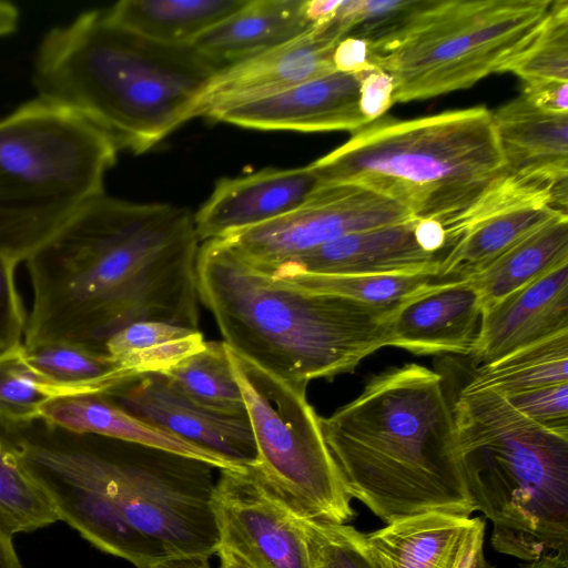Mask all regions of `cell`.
I'll use <instances>...</instances> for the list:
<instances>
[{
	"mask_svg": "<svg viewBox=\"0 0 568 568\" xmlns=\"http://www.w3.org/2000/svg\"><path fill=\"white\" fill-rule=\"evenodd\" d=\"M452 409L462 474L493 524V548L526 561L568 551V434L490 392H460Z\"/></svg>",
	"mask_w": 568,
	"mask_h": 568,
	"instance_id": "8992f818",
	"label": "cell"
},
{
	"mask_svg": "<svg viewBox=\"0 0 568 568\" xmlns=\"http://www.w3.org/2000/svg\"><path fill=\"white\" fill-rule=\"evenodd\" d=\"M141 568H212L210 557L179 556L163 559Z\"/></svg>",
	"mask_w": 568,
	"mask_h": 568,
	"instance_id": "7bdbcfd3",
	"label": "cell"
},
{
	"mask_svg": "<svg viewBox=\"0 0 568 568\" xmlns=\"http://www.w3.org/2000/svg\"><path fill=\"white\" fill-rule=\"evenodd\" d=\"M561 383H568V331L477 367L462 392H490L508 397L531 388Z\"/></svg>",
	"mask_w": 568,
	"mask_h": 568,
	"instance_id": "484cf974",
	"label": "cell"
},
{
	"mask_svg": "<svg viewBox=\"0 0 568 568\" xmlns=\"http://www.w3.org/2000/svg\"><path fill=\"white\" fill-rule=\"evenodd\" d=\"M221 69L193 45L152 41L94 9L44 34L32 83L39 98L82 115L119 150L140 154L192 119Z\"/></svg>",
	"mask_w": 568,
	"mask_h": 568,
	"instance_id": "277c9868",
	"label": "cell"
},
{
	"mask_svg": "<svg viewBox=\"0 0 568 568\" xmlns=\"http://www.w3.org/2000/svg\"><path fill=\"white\" fill-rule=\"evenodd\" d=\"M21 346L0 357V420L3 422L40 418L47 403L71 396L64 387L33 372L21 357Z\"/></svg>",
	"mask_w": 568,
	"mask_h": 568,
	"instance_id": "d6a6232c",
	"label": "cell"
},
{
	"mask_svg": "<svg viewBox=\"0 0 568 568\" xmlns=\"http://www.w3.org/2000/svg\"><path fill=\"white\" fill-rule=\"evenodd\" d=\"M416 217L361 185L323 184L298 209L222 240L241 260L270 275L287 260L342 236Z\"/></svg>",
	"mask_w": 568,
	"mask_h": 568,
	"instance_id": "8fae6325",
	"label": "cell"
},
{
	"mask_svg": "<svg viewBox=\"0 0 568 568\" xmlns=\"http://www.w3.org/2000/svg\"><path fill=\"white\" fill-rule=\"evenodd\" d=\"M525 568H568V551L550 552L528 561Z\"/></svg>",
	"mask_w": 568,
	"mask_h": 568,
	"instance_id": "bcb514c9",
	"label": "cell"
},
{
	"mask_svg": "<svg viewBox=\"0 0 568 568\" xmlns=\"http://www.w3.org/2000/svg\"><path fill=\"white\" fill-rule=\"evenodd\" d=\"M20 11L11 2L0 0V38L13 33L19 26Z\"/></svg>",
	"mask_w": 568,
	"mask_h": 568,
	"instance_id": "ee69618b",
	"label": "cell"
},
{
	"mask_svg": "<svg viewBox=\"0 0 568 568\" xmlns=\"http://www.w3.org/2000/svg\"><path fill=\"white\" fill-rule=\"evenodd\" d=\"M525 84L568 82V0L551 1L529 45L506 68Z\"/></svg>",
	"mask_w": 568,
	"mask_h": 568,
	"instance_id": "1f68e13d",
	"label": "cell"
},
{
	"mask_svg": "<svg viewBox=\"0 0 568 568\" xmlns=\"http://www.w3.org/2000/svg\"><path fill=\"white\" fill-rule=\"evenodd\" d=\"M0 568H22L12 544V536L0 530Z\"/></svg>",
	"mask_w": 568,
	"mask_h": 568,
	"instance_id": "f6af8a7d",
	"label": "cell"
},
{
	"mask_svg": "<svg viewBox=\"0 0 568 568\" xmlns=\"http://www.w3.org/2000/svg\"><path fill=\"white\" fill-rule=\"evenodd\" d=\"M104 394L146 423L233 464L244 466L258 463L246 414L206 407L162 374L132 376Z\"/></svg>",
	"mask_w": 568,
	"mask_h": 568,
	"instance_id": "5bb4252c",
	"label": "cell"
},
{
	"mask_svg": "<svg viewBox=\"0 0 568 568\" xmlns=\"http://www.w3.org/2000/svg\"><path fill=\"white\" fill-rule=\"evenodd\" d=\"M346 31L333 17L296 38L223 67L200 95L192 119L262 99L336 71L333 55Z\"/></svg>",
	"mask_w": 568,
	"mask_h": 568,
	"instance_id": "4fadbf2b",
	"label": "cell"
},
{
	"mask_svg": "<svg viewBox=\"0 0 568 568\" xmlns=\"http://www.w3.org/2000/svg\"><path fill=\"white\" fill-rule=\"evenodd\" d=\"M267 276L280 285L300 291L339 296L385 308L395 307L437 281L427 275L318 274L301 271H275Z\"/></svg>",
	"mask_w": 568,
	"mask_h": 568,
	"instance_id": "f1b7e54d",
	"label": "cell"
},
{
	"mask_svg": "<svg viewBox=\"0 0 568 568\" xmlns=\"http://www.w3.org/2000/svg\"><path fill=\"white\" fill-rule=\"evenodd\" d=\"M552 0H420L368 44L371 64L394 82L395 102L467 89L505 72L532 41Z\"/></svg>",
	"mask_w": 568,
	"mask_h": 568,
	"instance_id": "9c48e42d",
	"label": "cell"
},
{
	"mask_svg": "<svg viewBox=\"0 0 568 568\" xmlns=\"http://www.w3.org/2000/svg\"><path fill=\"white\" fill-rule=\"evenodd\" d=\"M323 184L351 183L444 224L506 174L491 111L382 116L308 164Z\"/></svg>",
	"mask_w": 568,
	"mask_h": 568,
	"instance_id": "52a82bcc",
	"label": "cell"
},
{
	"mask_svg": "<svg viewBox=\"0 0 568 568\" xmlns=\"http://www.w3.org/2000/svg\"><path fill=\"white\" fill-rule=\"evenodd\" d=\"M162 375L206 407L231 414H246L224 342H206L201 351Z\"/></svg>",
	"mask_w": 568,
	"mask_h": 568,
	"instance_id": "f546056e",
	"label": "cell"
},
{
	"mask_svg": "<svg viewBox=\"0 0 568 568\" xmlns=\"http://www.w3.org/2000/svg\"><path fill=\"white\" fill-rule=\"evenodd\" d=\"M361 74L334 71L211 118L258 130L356 132L367 120L359 109Z\"/></svg>",
	"mask_w": 568,
	"mask_h": 568,
	"instance_id": "9a60e30c",
	"label": "cell"
},
{
	"mask_svg": "<svg viewBox=\"0 0 568 568\" xmlns=\"http://www.w3.org/2000/svg\"><path fill=\"white\" fill-rule=\"evenodd\" d=\"M212 505L220 547L251 568H311L298 514L257 464L220 469Z\"/></svg>",
	"mask_w": 568,
	"mask_h": 568,
	"instance_id": "7c38bea8",
	"label": "cell"
},
{
	"mask_svg": "<svg viewBox=\"0 0 568 568\" xmlns=\"http://www.w3.org/2000/svg\"><path fill=\"white\" fill-rule=\"evenodd\" d=\"M59 520L47 493L0 439V530L13 536Z\"/></svg>",
	"mask_w": 568,
	"mask_h": 568,
	"instance_id": "4dcf8cb0",
	"label": "cell"
},
{
	"mask_svg": "<svg viewBox=\"0 0 568 568\" xmlns=\"http://www.w3.org/2000/svg\"><path fill=\"white\" fill-rule=\"evenodd\" d=\"M216 554L220 557V568H251L229 549L220 547Z\"/></svg>",
	"mask_w": 568,
	"mask_h": 568,
	"instance_id": "7dc6e473",
	"label": "cell"
},
{
	"mask_svg": "<svg viewBox=\"0 0 568 568\" xmlns=\"http://www.w3.org/2000/svg\"><path fill=\"white\" fill-rule=\"evenodd\" d=\"M320 427L349 498L386 525L476 511L459 466L443 376L416 363L372 376Z\"/></svg>",
	"mask_w": 568,
	"mask_h": 568,
	"instance_id": "3957f363",
	"label": "cell"
},
{
	"mask_svg": "<svg viewBox=\"0 0 568 568\" xmlns=\"http://www.w3.org/2000/svg\"><path fill=\"white\" fill-rule=\"evenodd\" d=\"M491 118L506 174L568 176V113L540 110L521 93Z\"/></svg>",
	"mask_w": 568,
	"mask_h": 568,
	"instance_id": "ffe728a7",
	"label": "cell"
},
{
	"mask_svg": "<svg viewBox=\"0 0 568 568\" xmlns=\"http://www.w3.org/2000/svg\"><path fill=\"white\" fill-rule=\"evenodd\" d=\"M40 418L71 432L95 434L176 453L205 462L217 469L240 467L215 453L146 423L104 393L53 399L41 408Z\"/></svg>",
	"mask_w": 568,
	"mask_h": 568,
	"instance_id": "44dd1931",
	"label": "cell"
},
{
	"mask_svg": "<svg viewBox=\"0 0 568 568\" xmlns=\"http://www.w3.org/2000/svg\"><path fill=\"white\" fill-rule=\"evenodd\" d=\"M196 277L200 301L224 343L292 385L307 387L315 379L352 373L387 346L394 307L280 285L222 240L202 242Z\"/></svg>",
	"mask_w": 568,
	"mask_h": 568,
	"instance_id": "5b68a950",
	"label": "cell"
},
{
	"mask_svg": "<svg viewBox=\"0 0 568 568\" xmlns=\"http://www.w3.org/2000/svg\"><path fill=\"white\" fill-rule=\"evenodd\" d=\"M471 517L439 511L398 519L364 534L373 568H452Z\"/></svg>",
	"mask_w": 568,
	"mask_h": 568,
	"instance_id": "603a6c76",
	"label": "cell"
},
{
	"mask_svg": "<svg viewBox=\"0 0 568 568\" xmlns=\"http://www.w3.org/2000/svg\"><path fill=\"white\" fill-rule=\"evenodd\" d=\"M0 439L43 488L60 520L135 568L220 548L213 466L161 448L0 420Z\"/></svg>",
	"mask_w": 568,
	"mask_h": 568,
	"instance_id": "7a4b0ae2",
	"label": "cell"
},
{
	"mask_svg": "<svg viewBox=\"0 0 568 568\" xmlns=\"http://www.w3.org/2000/svg\"><path fill=\"white\" fill-rule=\"evenodd\" d=\"M311 568H373L364 532L347 524L320 521L298 515Z\"/></svg>",
	"mask_w": 568,
	"mask_h": 568,
	"instance_id": "836d02e7",
	"label": "cell"
},
{
	"mask_svg": "<svg viewBox=\"0 0 568 568\" xmlns=\"http://www.w3.org/2000/svg\"><path fill=\"white\" fill-rule=\"evenodd\" d=\"M414 234L419 246L426 252L439 254L443 257L446 247L444 225L434 219L416 221Z\"/></svg>",
	"mask_w": 568,
	"mask_h": 568,
	"instance_id": "60d3db41",
	"label": "cell"
},
{
	"mask_svg": "<svg viewBox=\"0 0 568 568\" xmlns=\"http://www.w3.org/2000/svg\"><path fill=\"white\" fill-rule=\"evenodd\" d=\"M199 248L186 207L91 199L26 261L32 304L23 345L105 353L106 341L136 322L199 329Z\"/></svg>",
	"mask_w": 568,
	"mask_h": 568,
	"instance_id": "6da1fadb",
	"label": "cell"
},
{
	"mask_svg": "<svg viewBox=\"0 0 568 568\" xmlns=\"http://www.w3.org/2000/svg\"><path fill=\"white\" fill-rule=\"evenodd\" d=\"M342 0H306V13L308 19L315 23L331 20Z\"/></svg>",
	"mask_w": 568,
	"mask_h": 568,
	"instance_id": "b9f144b4",
	"label": "cell"
},
{
	"mask_svg": "<svg viewBox=\"0 0 568 568\" xmlns=\"http://www.w3.org/2000/svg\"><path fill=\"white\" fill-rule=\"evenodd\" d=\"M118 146L82 115L37 97L0 119V252L14 265L104 193Z\"/></svg>",
	"mask_w": 568,
	"mask_h": 568,
	"instance_id": "ba28073f",
	"label": "cell"
},
{
	"mask_svg": "<svg viewBox=\"0 0 568 568\" xmlns=\"http://www.w3.org/2000/svg\"><path fill=\"white\" fill-rule=\"evenodd\" d=\"M481 317L479 297L465 281H436L395 306L387 346L415 355H468Z\"/></svg>",
	"mask_w": 568,
	"mask_h": 568,
	"instance_id": "ac0fdd59",
	"label": "cell"
},
{
	"mask_svg": "<svg viewBox=\"0 0 568 568\" xmlns=\"http://www.w3.org/2000/svg\"><path fill=\"white\" fill-rule=\"evenodd\" d=\"M226 345V344H225ZM266 480L302 517L347 524L356 513L325 445L307 387L292 385L226 345Z\"/></svg>",
	"mask_w": 568,
	"mask_h": 568,
	"instance_id": "30bf717a",
	"label": "cell"
},
{
	"mask_svg": "<svg viewBox=\"0 0 568 568\" xmlns=\"http://www.w3.org/2000/svg\"><path fill=\"white\" fill-rule=\"evenodd\" d=\"M523 94L538 109L568 113V82L546 81L525 84Z\"/></svg>",
	"mask_w": 568,
	"mask_h": 568,
	"instance_id": "f35d334b",
	"label": "cell"
},
{
	"mask_svg": "<svg viewBox=\"0 0 568 568\" xmlns=\"http://www.w3.org/2000/svg\"><path fill=\"white\" fill-rule=\"evenodd\" d=\"M14 265L0 252V357L23 343L27 315L14 281Z\"/></svg>",
	"mask_w": 568,
	"mask_h": 568,
	"instance_id": "d590c367",
	"label": "cell"
},
{
	"mask_svg": "<svg viewBox=\"0 0 568 568\" xmlns=\"http://www.w3.org/2000/svg\"><path fill=\"white\" fill-rule=\"evenodd\" d=\"M416 220L352 233L296 255L275 271L318 274H438L442 255L426 252L414 234Z\"/></svg>",
	"mask_w": 568,
	"mask_h": 568,
	"instance_id": "d6986e66",
	"label": "cell"
},
{
	"mask_svg": "<svg viewBox=\"0 0 568 568\" xmlns=\"http://www.w3.org/2000/svg\"><path fill=\"white\" fill-rule=\"evenodd\" d=\"M206 341L200 329L163 322L130 324L112 335L104 352L133 376L163 374L201 351Z\"/></svg>",
	"mask_w": 568,
	"mask_h": 568,
	"instance_id": "4316f807",
	"label": "cell"
},
{
	"mask_svg": "<svg viewBox=\"0 0 568 568\" xmlns=\"http://www.w3.org/2000/svg\"><path fill=\"white\" fill-rule=\"evenodd\" d=\"M486 524L483 517H473L465 530L452 568H491L484 552Z\"/></svg>",
	"mask_w": 568,
	"mask_h": 568,
	"instance_id": "74e56055",
	"label": "cell"
},
{
	"mask_svg": "<svg viewBox=\"0 0 568 568\" xmlns=\"http://www.w3.org/2000/svg\"><path fill=\"white\" fill-rule=\"evenodd\" d=\"M505 398L537 425L568 434V383L540 386Z\"/></svg>",
	"mask_w": 568,
	"mask_h": 568,
	"instance_id": "e575fe53",
	"label": "cell"
},
{
	"mask_svg": "<svg viewBox=\"0 0 568 568\" xmlns=\"http://www.w3.org/2000/svg\"><path fill=\"white\" fill-rule=\"evenodd\" d=\"M321 185L308 165L221 179L194 214L196 235L200 242L224 239L281 217L307 202Z\"/></svg>",
	"mask_w": 568,
	"mask_h": 568,
	"instance_id": "2e32d148",
	"label": "cell"
},
{
	"mask_svg": "<svg viewBox=\"0 0 568 568\" xmlns=\"http://www.w3.org/2000/svg\"><path fill=\"white\" fill-rule=\"evenodd\" d=\"M250 0H122L106 8L121 27L169 45H192Z\"/></svg>",
	"mask_w": 568,
	"mask_h": 568,
	"instance_id": "cb8c5ba5",
	"label": "cell"
},
{
	"mask_svg": "<svg viewBox=\"0 0 568 568\" xmlns=\"http://www.w3.org/2000/svg\"><path fill=\"white\" fill-rule=\"evenodd\" d=\"M393 79L379 69L361 73L359 109L368 123L384 116L393 105Z\"/></svg>",
	"mask_w": 568,
	"mask_h": 568,
	"instance_id": "8d00e7d4",
	"label": "cell"
},
{
	"mask_svg": "<svg viewBox=\"0 0 568 568\" xmlns=\"http://www.w3.org/2000/svg\"><path fill=\"white\" fill-rule=\"evenodd\" d=\"M20 354L33 372L64 387L71 396L106 393L133 376L105 353L68 343L22 344Z\"/></svg>",
	"mask_w": 568,
	"mask_h": 568,
	"instance_id": "83f0119b",
	"label": "cell"
},
{
	"mask_svg": "<svg viewBox=\"0 0 568 568\" xmlns=\"http://www.w3.org/2000/svg\"><path fill=\"white\" fill-rule=\"evenodd\" d=\"M565 262H568V216L561 215L528 234L467 281L484 312Z\"/></svg>",
	"mask_w": 568,
	"mask_h": 568,
	"instance_id": "d4e9b609",
	"label": "cell"
},
{
	"mask_svg": "<svg viewBox=\"0 0 568 568\" xmlns=\"http://www.w3.org/2000/svg\"><path fill=\"white\" fill-rule=\"evenodd\" d=\"M333 61L337 71L349 74H361L375 69L368 59L367 42L353 37H346L337 44Z\"/></svg>",
	"mask_w": 568,
	"mask_h": 568,
	"instance_id": "ab89813d",
	"label": "cell"
},
{
	"mask_svg": "<svg viewBox=\"0 0 568 568\" xmlns=\"http://www.w3.org/2000/svg\"><path fill=\"white\" fill-rule=\"evenodd\" d=\"M568 331V262L481 312L468 356L480 367Z\"/></svg>",
	"mask_w": 568,
	"mask_h": 568,
	"instance_id": "e0dca14e",
	"label": "cell"
},
{
	"mask_svg": "<svg viewBox=\"0 0 568 568\" xmlns=\"http://www.w3.org/2000/svg\"><path fill=\"white\" fill-rule=\"evenodd\" d=\"M313 26L306 0H250L192 45L223 68L285 43Z\"/></svg>",
	"mask_w": 568,
	"mask_h": 568,
	"instance_id": "7402d4cb",
	"label": "cell"
}]
</instances>
